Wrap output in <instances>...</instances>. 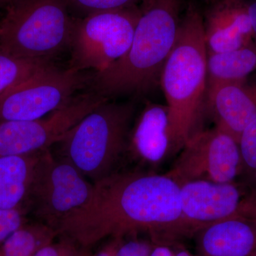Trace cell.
Segmentation results:
<instances>
[{"instance_id": "obj_1", "label": "cell", "mask_w": 256, "mask_h": 256, "mask_svg": "<svg viewBox=\"0 0 256 256\" xmlns=\"http://www.w3.org/2000/svg\"><path fill=\"white\" fill-rule=\"evenodd\" d=\"M94 184L88 202L58 226V236L86 250L139 234L154 244L178 242L180 186L165 173L119 170Z\"/></svg>"}, {"instance_id": "obj_2", "label": "cell", "mask_w": 256, "mask_h": 256, "mask_svg": "<svg viewBox=\"0 0 256 256\" xmlns=\"http://www.w3.org/2000/svg\"><path fill=\"white\" fill-rule=\"evenodd\" d=\"M181 0H143L132 43L126 54L92 77L94 90L110 98L139 96L160 84L178 38Z\"/></svg>"}, {"instance_id": "obj_3", "label": "cell", "mask_w": 256, "mask_h": 256, "mask_svg": "<svg viewBox=\"0 0 256 256\" xmlns=\"http://www.w3.org/2000/svg\"><path fill=\"white\" fill-rule=\"evenodd\" d=\"M160 82L169 109L174 154H178L191 138L205 129L207 112L204 24L193 6L180 21L178 38L165 62Z\"/></svg>"}, {"instance_id": "obj_4", "label": "cell", "mask_w": 256, "mask_h": 256, "mask_svg": "<svg viewBox=\"0 0 256 256\" xmlns=\"http://www.w3.org/2000/svg\"><path fill=\"white\" fill-rule=\"evenodd\" d=\"M136 117L134 102L107 99L57 143L60 158L92 183L117 172L127 156L130 132Z\"/></svg>"}, {"instance_id": "obj_5", "label": "cell", "mask_w": 256, "mask_h": 256, "mask_svg": "<svg viewBox=\"0 0 256 256\" xmlns=\"http://www.w3.org/2000/svg\"><path fill=\"white\" fill-rule=\"evenodd\" d=\"M73 20L64 0H14L0 22V50L50 62L68 48Z\"/></svg>"}, {"instance_id": "obj_6", "label": "cell", "mask_w": 256, "mask_h": 256, "mask_svg": "<svg viewBox=\"0 0 256 256\" xmlns=\"http://www.w3.org/2000/svg\"><path fill=\"white\" fill-rule=\"evenodd\" d=\"M140 16L137 5L74 18L69 68L101 73L122 58L132 43Z\"/></svg>"}, {"instance_id": "obj_7", "label": "cell", "mask_w": 256, "mask_h": 256, "mask_svg": "<svg viewBox=\"0 0 256 256\" xmlns=\"http://www.w3.org/2000/svg\"><path fill=\"white\" fill-rule=\"evenodd\" d=\"M94 183L50 149L42 152L24 204L38 220L57 232L58 226L88 202Z\"/></svg>"}, {"instance_id": "obj_8", "label": "cell", "mask_w": 256, "mask_h": 256, "mask_svg": "<svg viewBox=\"0 0 256 256\" xmlns=\"http://www.w3.org/2000/svg\"><path fill=\"white\" fill-rule=\"evenodd\" d=\"M242 166L238 141L218 128L194 136L176 154L165 174L178 184L192 181H238Z\"/></svg>"}, {"instance_id": "obj_9", "label": "cell", "mask_w": 256, "mask_h": 256, "mask_svg": "<svg viewBox=\"0 0 256 256\" xmlns=\"http://www.w3.org/2000/svg\"><path fill=\"white\" fill-rule=\"evenodd\" d=\"M88 80L82 72L50 64L0 96V122L42 118L67 105Z\"/></svg>"}, {"instance_id": "obj_10", "label": "cell", "mask_w": 256, "mask_h": 256, "mask_svg": "<svg viewBox=\"0 0 256 256\" xmlns=\"http://www.w3.org/2000/svg\"><path fill=\"white\" fill-rule=\"evenodd\" d=\"M107 99L94 90L76 96L46 118L0 122V156H25L48 150Z\"/></svg>"}, {"instance_id": "obj_11", "label": "cell", "mask_w": 256, "mask_h": 256, "mask_svg": "<svg viewBox=\"0 0 256 256\" xmlns=\"http://www.w3.org/2000/svg\"><path fill=\"white\" fill-rule=\"evenodd\" d=\"M248 188L240 182L192 181L180 185L181 216L178 240L236 212Z\"/></svg>"}, {"instance_id": "obj_12", "label": "cell", "mask_w": 256, "mask_h": 256, "mask_svg": "<svg viewBox=\"0 0 256 256\" xmlns=\"http://www.w3.org/2000/svg\"><path fill=\"white\" fill-rule=\"evenodd\" d=\"M195 256H256V192H248L230 216L194 234Z\"/></svg>"}, {"instance_id": "obj_13", "label": "cell", "mask_w": 256, "mask_h": 256, "mask_svg": "<svg viewBox=\"0 0 256 256\" xmlns=\"http://www.w3.org/2000/svg\"><path fill=\"white\" fill-rule=\"evenodd\" d=\"M128 154L153 172L170 156H175L168 106L146 102L131 128Z\"/></svg>"}, {"instance_id": "obj_14", "label": "cell", "mask_w": 256, "mask_h": 256, "mask_svg": "<svg viewBox=\"0 0 256 256\" xmlns=\"http://www.w3.org/2000/svg\"><path fill=\"white\" fill-rule=\"evenodd\" d=\"M207 111L215 127L239 140L242 131L256 120V80L218 84L207 88Z\"/></svg>"}, {"instance_id": "obj_15", "label": "cell", "mask_w": 256, "mask_h": 256, "mask_svg": "<svg viewBox=\"0 0 256 256\" xmlns=\"http://www.w3.org/2000/svg\"><path fill=\"white\" fill-rule=\"evenodd\" d=\"M204 24L207 54L238 50L254 42L248 4L242 0H222Z\"/></svg>"}, {"instance_id": "obj_16", "label": "cell", "mask_w": 256, "mask_h": 256, "mask_svg": "<svg viewBox=\"0 0 256 256\" xmlns=\"http://www.w3.org/2000/svg\"><path fill=\"white\" fill-rule=\"evenodd\" d=\"M41 152L0 156V210L23 208Z\"/></svg>"}, {"instance_id": "obj_17", "label": "cell", "mask_w": 256, "mask_h": 256, "mask_svg": "<svg viewBox=\"0 0 256 256\" xmlns=\"http://www.w3.org/2000/svg\"><path fill=\"white\" fill-rule=\"evenodd\" d=\"M256 70V44L238 50L207 54V88L240 82Z\"/></svg>"}, {"instance_id": "obj_18", "label": "cell", "mask_w": 256, "mask_h": 256, "mask_svg": "<svg viewBox=\"0 0 256 256\" xmlns=\"http://www.w3.org/2000/svg\"><path fill=\"white\" fill-rule=\"evenodd\" d=\"M58 234L46 224L25 223L0 245V256H34Z\"/></svg>"}, {"instance_id": "obj_19", "label": "cell", "mask_w": 256, "mask_h": 256, "mask_svg": "<svg viewBox=\"0 0 256 256\" xmlns=\"http://www.w3.org/2000/svg\"><path fill=\"white\" fill-rule=\"evenodd\" d=\"M48 60L18 58L0 50V96L50 66Z\"/></svg>"}, {"instance_id": "obj_20", "label": "cell", "mask_w": 256, "mask_h": 256, "mask_svg": "<svg viewBox=\"0 0 256 256\" xmlns=\"http://www.w3.org/2000/svg\"><path fill=\"white\" fill-rule=\"evenodd\" d=\"M238 144L242 166L238 181L256 192V120L242 131Z\"/></svg>"}, {"instance_id": "obj_21", "label": "cell", "mask_w": 256, "mask_h": 256, "mask_svg": "<svg viewBox=\"0 0 256 256\" xmlns=\"http://www.w3.org/2000/svg\"><path fill=\"white\" fill-rule=\"evenodd\" d=\"M67 6L88 15L137 5L143 0H64Z\"/></svg>"}, {"instance_id": "obj_22", "label": "cell", "mask_w": 256, "mask_h": 256, "mask_svg": "<svg viewBox=\"0 0 256 256\" xmlns=\"http://www.w3.org/2000/svg\"><path fill=\"white\" fill-rule=\"evenodd\" d=\"M114 256H150L152 242L142 240L138 236L114 239Z\"/></svg>"}, {"instance_id": "obj_23", "label": "cell", "mask_w": 256, "mask_h": 256, "mask_svg": "<svg viewBox=\"0 0 256 256\" xmlns=\"http://www.w3.org/2000/svg\"><path fill=\"white\" fill-rule=\"evenodd\" d=\"M24 208L0 210V245L15 230L26 223Z\"/></svg>"}, {"instance_id": "obj_24", "label": "cell", "mask_w": 256, "mask_h": 256, "mask_svg": "<svg viewBox=\"0 0 256 256\" xmlns=\"http://www.w3.org/2000/svg\"><path fill=\"white\" fill-rule=\"evenodd\" d=\"M60 240L56 242L54 240L42 247L34 256H65L76 245V242H72L66 237L60 236Z\"/></svg>"}, {"instance_id": "obj_25", "label": "cell", "mask_w": 256, "mask_h": 256, "mask_svg": "<svg viewBox=\"0 0 256 256\" xmlns=\"http://www.w3.org/2000/svg\"><path fill=\"white\" fill-rule=\"evenodd\" d=\"M168 246L170 245L152 242L150 256H174V252Z\"/></svg>"}, {"instance_id": "obj_26", "label": "cell", "mask_w": 256, "mask_h": 256, "mask_svg": "<svg viewBox=\"0 0 256 256\" xmlns=\"http://www.w3.org/2000/svg\"><path fill=\"white\" fill-rule=\"evenodd\" d=\"M248 13L252 24L254 40H255L256 42V1L250 3V4H248Z\"/></svg>"}, {"instance_id": "obj_27", "label": "cell", "mask_w": 256, "mask_h": 256, "mask_svg": "<svg viewBox=\"0 0 256 256\" xmlns=\"http://www.w3.org/2000/svg\"><path fill=\"white\" fill-rule=\"evenodd\" d=\"M114 246H116V240L112 239L111 242L106 247L101 249L100 252H98L95 255L90 256H114Z\"/></svg>"}, {"instance_id": "obj_28", "label": "cell", "mask_w": 256, "mask_h": 256, "mask_svg": "<svg viewBox=\"0 0 256 256\" xmlns=\"http://www.w3.org/2000/svg\"><path fill=\"white\" fill-rule=\"evenodd\" d=\"M65 256H90V255L88 254V250L82 248L76 244L73 248Z\"/></svg>"}, {"instance_id": "obj_29", "label": "cell", "mask_w": 256, "mask_h": 256, "mask_svg": "<svg viewBox=\"0 0 256 256\" xmlns=\"http://www.w3.org/2000/svg\"><path fill=\"white\" fill-rule=\"evenodd\" d=\"M174 256H194L190 252L186 250H180L174 252Z\"/></svg>"}, {"instance_id": "obj_30", "label": "cell", "mask_w": 256, "mask_h": 256, "mask_svg": "<svg viewBox=\"0 0 256 256\" xmlns=\"http://www.w3.org/2000/svg\"><path fill=\"white\" fill-rule=\"evenodd\" d=\"M14 0H0V5H3L5 4H10V3L12 2Z\"/></svg>"}, {"instance_id": "obj_31", "label": "cell", "mask_w": 256, "mask_h": 256, "mask_svg": "<svg viewBox=\"0 0 256 256\" xmlns=\"http://www.w3.org/2000/svg\"></svg>"}]
</instances>
